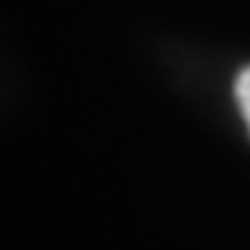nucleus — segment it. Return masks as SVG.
Returning a JSON list of instances; mask_svg holds the SVG:
<instances>
[{
  "label": "nucleus",
  "instance_id": "1",
  "mask_svg": "<svg viewBox=\"0 0 250 250\" xmlns=\"http://www.w3.org/2000/svg\"><path fill=\"white\" fill-rule=\"evenodd\" d=\"M235 100H237L240 115L248 125V133H250V66H245L235 79Z\"/></svg>",
  "mask_w": 250,
  "mask_h": 250
}]
</instances>
